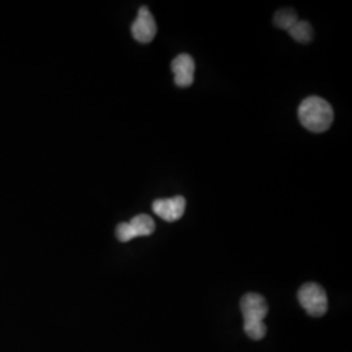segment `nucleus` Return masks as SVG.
Here are the masks:
<instances>
[{"mask_svg": "<svg viewBox=\"0 0 352 352\" xmlns=\"http://www.w3.org/2000/svg\"><path fill=\"white\" fill-rule=\"evenodd\" d=\"M240 309L244 317V331L253 340H260L266 336L264 318L269 307L260 294H245L240 300Z\"/></svg>", "mask_w": 352, "mask_h": 352, "instance_id": "1", "label": "nucleus"}, {"mask_svg": "<svg viewBox=\"0 0 352 352\" xmlns=\"http://www.w3.org/2000/svg\"><path fill=\"white\" fill-rule=\"evenodd\" d=\"M298 116L304 128L315 133H322L333 124L334 111L325 100L320 97H308L300 103Z\"/></svg>", "mask_w": 352, "mask_h": 352, "instance_id": "2", "label": "nucleus"}, {"mask_svg": "<svg viewBox=\"0 0 352 352\" xmlns=\"http://www.w3.org/2000/svg\"><path fill=\"white\" fill-rule=\"evenodd\" d=\"M298 299L305 312L312 317H322L327 312V292L317 283L302 285Z\"/></svg>", "mask_w": 352, "mask_h": 352, "instance_id": "3", "label": "nucleus"}, {"mask_svg": "<svg viewBox=\"0 0 352 352\" xmlns=\"http://www.w3.org/2000/svg\"><path fill=\"white\" fill-rule=\"evenodd\" d=\"M155 231V223L151 215L139 214L131 219V222L119 223L116 227V238L126 243L138 236H149Z\"/></svg>", "mask_w": 352, "mask_h": 352, "instance_id": "4", "label": "nucleus"}, {"mask_svg": "<svg viewBox=\"0 0 352 352\" xmlns=\"http://www.w3.org/2000/svg\"><path fill=\"white\" fill-rule=\"evenodd\" d=\"M132 36L140 43H149L157 34V23L148 7H141L135 23L132 24Z\"/></svg>", "mask_w": 352, "mask_h": 352, "instance_id": "5", "label": "nucleus"}, {"mask_svg": "<svg viewBox=\"0 0 352 352\" xmlns=\"http://www.w3.org/2000/svg\"><path fill=\"white\" fill-rule=\"evenodd\" d=\"M186 199L175 196L171 199H160L153 202V212L167 222H175L186 212Z\"/></svg>", "mask_w": 352, "mask_h": 352, "instance_id": "6", "label": "nucleus"}, {"mask_svg": "<svg viewBox=\"0 0 352 352\" xmlns=\"http://www.w3.org/2000/svg\"><path fill=\"white\" fill-rule=\"evenodd\" d=\"M175 75V84L179 88H188L195 80V60L188 54H180L171 63Z\"/></svg>", "mask_w": 352, "mask_h": 352, "instance_id": "7", "label": "nucleus"}, {"mask_svg": "<svg viewBox=\"0 0 352 352\" xmlns=\"http://www.w3.org/2000/svg\"><path fill=\"white\" fill-rule=\"evenodd\" d=\"M287 32H289V36L299 43H308L314 38L312 26L308 21H302V20H298Z\"/></svg>", "mask_w": 352, "mask_h": 352, "instance_id": "8", "label": "nucleus"}, {"mask_svg": "<svg viewBox=\"0 0 352 352\" xmlns=\"http://www.w3.org/2000/svg\"><path fill=\"white\" fill-rule=\"evenodd\" d=\"M298 20V14L292 8H282L274 14V24L283 30H289Z\"/></svg>", "mask_w": 352, "mask_h": 352, "instance_id": "9", "label": "nucleus"}]
</instances>
